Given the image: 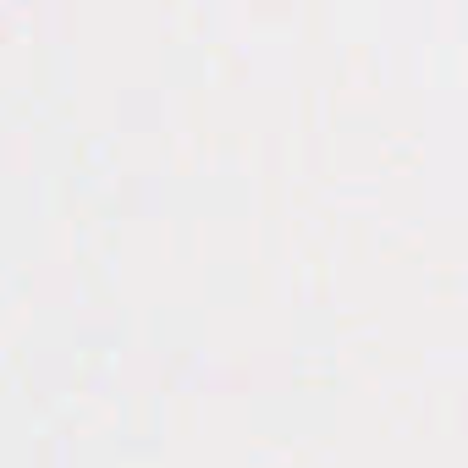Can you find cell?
Masks as SVG:
<instances>
[]
</instances>
